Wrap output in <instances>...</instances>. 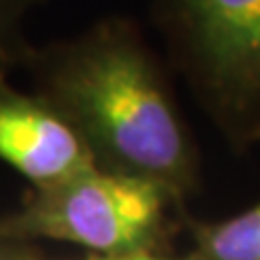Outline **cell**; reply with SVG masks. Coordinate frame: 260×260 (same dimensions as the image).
<instances>
[{
	"instance_id": "cell-5",
	"label": "cell",
	"mask_w": 260,
	"mask_h": 260,
	"mask_svg": "<svg viewBox=\"0 0 260 260\" xmlns=\"http://www.w3.org/2000/svg\"><path fill=\"white\" fill-rule=\"evenodd\" d=\"M189 260H260V200L221 221H186Z\"/></svg>"
},
{
	"instance_id": "cell-7",
	"label": "cell",
	"mask_w": 260,
	"mask_h": 260,
	"mask_svg": "<svg viewBox=\"0 0 260 260\" xmlns=\"http://www.w3.org/2000/svg\"><path fill=\"white\" fill-rule=\"evenodd\" d=\"M11 260H39L30 256L26 247L20 249ZM80 260H189V256H172V254H139V256H102V254H89Z\"/></svg>"
},
{
	"instance_id": "cell-2",
	"label": "cell",
	"mask_w": 260,
	"mask_h": 260,
	"mask_svg": "<svg viewBox=\"0 0 260 260\" xmlns=\"http://www.w3.org/2000/svg\"><path fill=\"white\" fill-rule=\"evenodd\" d=\"M160 184L89 167L46 186H30L11 215L0 217V243H70L89 254H169L174 213L182 210Z\"/></svg>"
},
{
	"instance_id": "cell-3",
	"label": "cell",
	"mask_w": 260,
	"mask_h": 260,
	"mask_svg": "<svg viewBox=\"0 0 260 260\" xmlns=\"http://www.w3.org/2000/svg\"><path fill=\"white\" fill-rule=\"evenodd\" d=\"M150 11L228 145H260V0H150Z\"/></svg>"
},
{
	"instance_id": "cell-9",
	"label": "cell",
	"mask_w": 260,
	"mask_h": 260,
	"mask_svg": "<svg viewBox=\"0 0 260 260\" xmlns=\"http://www.w3.org/2000/svg\"><path fill=\"white\" fill-rule=\"evenodd\" d=\"M24 247H26V245H22V247H15V249H11V251H7V254H3V256H0V260H11L15 254H18V251L20 249H24Z\"/></svg>"
},
{
	"instance_id": "cell-8",
	"label": "cell",
	"mask_w": 260,
	"mask_h": 260,
	"mask_svg": "<svg viewBox=\"0 0 260 260\" xmlns=\"http://www.w3.org/2000/svg\"><path fill=\"white\" fill-rule=\"evenodd\" d=\"M15 247H22V245H13V243H0V256L7 254V251H11Z\"/></svg>"
},
{
	"instance_id": "cell-6",
	"label": "cell",
	"mask_w": 260,
	"mask_h": 260,
	"mask_svg": "<svg viewBox=\"0 0 260 260\" xmlns=\"http://www.w3.org/2000/svg\"><path fill=\"white\" fill-rule=\"evenodd\" d=\"M42 3L44 0H0V76L22 70L32 48L26 22Z\"/></svg>"
},
{
	"instance_id": "cell-1",
	"label": "cell",
	"mask_w": 260,
	"mask_h": 260,
	"mask_svg": "<svg viewBox=\"0 0 260 260\" xmlns=\"http://www.w3.org/2000/svg\"><path fill=\"white\" fill-rule=\"evenodd\" d=\"M32 91L70 121L98 167L139 176L180 206L200 189V156L167 72L126 15L78 35L32 44L24 61Z\"/></svg>"
},
{
	"instance_id": "cell-4",
	"label": "cell",
	"mask_w": 260,
	"mask_h": 260,
	"mask_svg": "<svg viewBox=\"0 0 260 260\" xmlns=\"http://www.w3.org/2000/svg\"><path fill=\"white\" fill-rule=\"evenodd\" d=\"M0 160L30 186H46L93 167L74 126L35 91H20L0 76Z\"/></svg>"
}]
</instances>
